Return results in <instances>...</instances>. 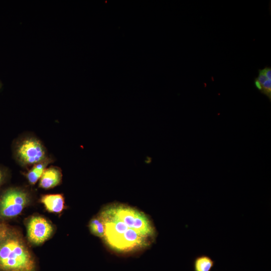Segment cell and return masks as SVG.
<instances>
[{
    "label": "cell",
    "instance_id": "6da1fadb",
    "mask_svg": "<svg viewBox=\"0 0 271 271\" xmlns=\"http://www.w3.org/2000/svg\"><path fill=\"white\" fill-rule=\"evenodd\" d=\"M0 271H37L35 258L23 237L9 227L0 235Z\"/></svg>",
    "mask_w": 271,
    "mask_h": 271
},
{
    "label": "cell",
    "instance_id": "7a4b0ae2",
    "mask_svg": "<svg viewBox=\"0 0 271 271\" xmlns=\"http://www.w3.org/2000/svg\"><path fill=\"white\" fill-rule=\"evenodd\" d=\"M99 217L104 225L103 238L108 245L117 252H128L137 250L149 245L152 241L129 227L104 209L101 211Z\"/></svg>",
    "mask_w": 271,
    "mask_h": 271
},
{
    "label": "cell",
    "instance_id": "3957f363",
    "mask_svg": "<svg viewBox=\"0 0 271 271\" xmlns=\"http://www.w3.org/2000/svg\"><path fill=\"white\" fill-rule=\"evenodd\" d=\"M104 209L142 235L152 240L154 239L156 234L155 228L150 220L142 212L119 204L110 205Z\"/></svg>",
    "mask_w": 271,
    "mask_h": 271
},
{
    "label": "cell",
    "instance_id": "277c9868",
    "mask_svg": "<svg viewBox=\"0 0 271 271\" xmlns=\"http://www.w3.org/2000/svg\"><path fill=\"white\" fill-rule=\"evenodd\" d=\"M27 194L20 190L6 191L0 200V218L8 219L19 215L28 204Z\"/></svg>",
    "mask_w": 271,
    "mask_h": 271
},
{
    "label": "cell",
    "instance_id": "5b68a950",
    "mask_svg": "<svg viewBox=\"0 0 271 271\" xmlns=\"http://www.w3.org/2000/svg\"><path fill=\"white\" fill-rule=\"evenodd\" d=\"M28 240L34 245H39L47 240L53 232L52 225L40 216L32 217L27 225Z\"/></svg>",
    "mask_w": 271,
    "mask_h": 271
},
{
    "label": "cell",
    "instance_id": "8992f818",
    "mask_svg": "<svg viewBox=\"0 0 271 271\" xmlns=\"http://www.w3.org/2000/svg\"><path fill=\"white\" fill-rule=\"evenodd\" d=\"M18 154L20 160L28 164L41 162L45 155L42 144L38 141L33 139L26 140L20 144Z\"/></svg>",
    "mask_w": 271,
    "mask_h": 271
},
{
    "label": "cell",
    "instance_id": "52a82bcc",
    "mask_svg": "<svg viewBox=\"0 0 271 271\" xmlns=\"http://www.w3.org/2000/svg\"><path fill=\"white\" fill-rule=\"evenodd\" d=\"M61 177V173L57 168L51 167L47 169L40 178L39 186L46 189L53 188L59 184Z\"/></svg>",
    "mask_w": 271,
    "mask_h": 271
},
{
    "label": "cell",
    "instance_id": "ba28073f",
    "mask_svg": "<svg viewBox=\"0 0 271 271\" xmlns=\"http://www.w3.org/2000/svg\"><path fill=\"white\" fill-rule=\"evenodd\" d=\"M41 202L50 212L59 213L64 208V199L61 194H49L43 196Z\"/></svg>",
    "mask_w": 271,
    "mask_h": 271
},
{
    "label": "cell",
    "instance_id": "9c48e42d",
    "mask_svg": "<svg viewBox=\"0 0 271 271\" xmlns=\"http://www.w3.org/2000/svg\"><path fill=\"white\" fill-rule=\"evenodd\" d=\"M213 265L214 261L206 255L197 257L194 262V271H210Z\"/></svg>",
    "mask_w": 271,
    "mask_h": 271
},
{
    "label": "cell",
    "instance_id": "30bf717a",
    "mask_svg": "<svg viewBox=\"0 0 271 271\" xmlns=\"http://www.w3.org/2000/svg\"><path fill=\"white\" fill-rule=\"evenodd\" d=\"M89 227L91 233L94 235L103 238L104 234V225L99 217L92 218L89 224Z\"/></svg>",
    "mask_w": 271,
    "mask_h": 271
},
{
    "label": "cell",
    "instance_id": "8fae6325",
    "mask_svg": "<svg viewBox=\"0 0 271 271\" xmlns=\"http://www.w3.org/2000/svg\"><path fill=\"white\" fill-rule=\"evenodd\" d=\"M46 166L45 164H38L29 172L27 178L30 183L35 184L41 178L45 170Z\"/></svg>",
    "mask_w": 271,
    "mask_h": 271
},
{
    "label": "cell",
    "instance_id": "7c38bea8",
    "mask_svg": "<svg viewBox=\"0 0 271 271\" xmlns=\"http://www.w3.org/2000/svg\"><path fill=\"white\" fill-rule=\"evenodd\" d=\"M261 92L270 99L271 96V79H267L261 85Z\"/></svg>",
    "mask_w": 271,
    "mask_h": 271
},
{
    "label": "cell",
    "instance_id": "4fadbf2b",
    "mask_svg": "<svg viewBox=\"0 0 271 271\" xmlns=\"http://www.w3.org/2000/svg\"><path fill=\"white\" fill-rule=\"evenodd\" d=\"M8 227L4 224H0V235L3 233Z\"/></svg>",
    "mask_w": 271,
    "mask_h": 271
},
{
    "label": "cell",
    "instance_id": "5bb4252c",
    "mask_svg": "<svg viewBox=\"0 0 271 271\" xmlns=\"http://www.w3.org/2000/svg\"><path fill=\"white\" fill-rule=\"evenodd\" d=\"M254 84L256 86V87L259 90H261V86L259 82L257 80V79L255 78L254 80Z\"/></svg>",
    "mask_w": 271,
    "mask_h": 271
},
{
    "label": "cell",
    "instance_id": "9a60e30c",
    "mask_svg": "<svg viewBox=\"0 0 271 271\" xmlns=\"http://www.w3.org/2000/svg\"><path fill=\"white\" fill-rule=\"evenodd\" d=\"M2 174L0 171V183H1V182L2 181Z\"/></svg>",
    "mask_w": 271,
    "mask_h": 271
}]
</instances>
